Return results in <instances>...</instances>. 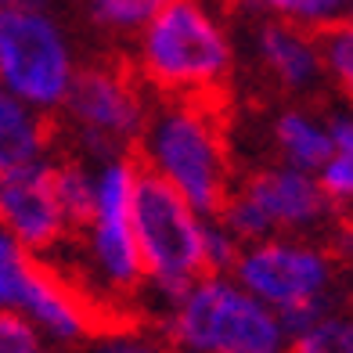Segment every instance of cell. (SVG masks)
Listing matches in <instances>:
<instances>
[{"mask_svg":"<svg viewBox=\"0 0 353 353\" xmlns=\"http://www.w3.org/2000/svg\"><path fill=\"white\" fill-rule=\"evenodd\" d=\"M90 170H94L90 216L79 228H72L69 238L43 263L87 299V307L98 314L105 328L119 325V321H141L137 299H144V270L130 220L137 163L134 155H119Z\"/></svg>","mask_w":353,"mask_h":353,"instance_id":"obj_1","label":"cell"},{"mask_svg":"<svg viewBox=\"0 0 353 353\" xmlns=\"http://www.w3.org/2000/svg\"><path fill=\"white\" fill-rule=\"evenodd\" d=\"M130 72L159 98L216 101L234 72L223 0H159L134 37Z\"/></svg>","mask_w":353,"mask_h":353,"instance_id":"obj_2","label":"cell"},{"mask_svg":"<svg viewBox=\"0 0 353 353\" xmlns=\"http://www.w3.org/2000/svg\"><path fill=\"white\" fill-rule=\"evenodd\" d=\"M134 163L173 188L199 216H216L234 188L231 144L213 101L159 98L134 144Z\"/></svg>","mask_w":353,"mask_h":353,"instance_id":"obj_3","label":"cell"},{"mask_svg":"<svg viewBox=\"0 0 353 353\" xmlns=\"http://www.w3.org/2000/svg\"><path fill=\"white\" fill-rule=\"evenodd\" d=\"M159 339L176 353H285L288 332L274 310L231 274H205L155 314Z\"/></svg>","mask_w":353,"mask_h":353,"instance_id":"obj_4","label":"cell"},{"mask_svg":"<svg viewBox=\"0 0 353 353\" xmlns=\"http://www.w3.org/2000/svg\"><path fill=\"white\" fill-rule=\"evenodd\" d=\"M231 278L281 317L288 339L335 310L339 260L317 238H263L242 245Z\"/></svg>","mask_w":353,"mask_h":353,"instance_id":"obj_5","label":"cell"},{"mask_svg":"<svg viewBox=\"0 0 353 353\" xmlns=\"http://www.w3.org/2000/svg\"><path fill=\"white\" fill-rule=\"evenodd\" d=\"M130 220H134L141 270H144V299H152L159 314L188 285L205 278V263H202L205 216H199L173 188L137 170Z\"/></svg>","mask_w":353,"mask_h":353,"instance_id":"obj_6","label":"cell"},{"mask_svg":"<svg viewBox=\"0 0 353 353\" xmlns=\"http://www.w3.org/2000/svg\"><path fill=\"white\" fill-rule=\"evenodd\" d=\"M216 220L249 245L263 238H317L332 228L335 210L314 173L274 163L234 181Z\"/></svg>","mask_w":353,"mask_h":353,"instance_id":"obj_7","label":"cell"},{"mask_svg":"<svg viewBox=\"0 0 353 353\" xmlns=\"http://www.w3.org/2000/svg\"><path fill=\"white\" fill-rule=\"evenodd\" d=\"M148 108L152 101L144 98L141 79L130 69L98 61L76 72L69 98L58 112L65 119V134L72 137L76 152L87 159V166H98L119 155H134Z\"/></svg>","mask_w":353,"mask_h":353,"instance_id":"obj_8","label":"cell"},{"mask_svg":"<svg viewBox=\"0 0 353 353\" xmlns=\"http://www.w3.org/2000/svg\"><path fill=\"white\" fill-rule=\"evenodd\" d=\"M79 72L65 26L47 8H0V90L51 116Z\"/></svg>","mask_w":353,"mask_h":353,"instance_id":"obj_9","label":"cell"},{"mask_svg":"<svg viewBox=\"0 0 353 353\" xmlns=\"http://www.w3.org/2000/svg\"><path fill=\"white\" fill-rule=\"evenodd\" d=\"M0 228L26 252L47 260L69 238V220L54 188V159L0 173Z\"/></svg>","mask_w":353,"mask_h":353,"instance_id":"obj_10","label":"cell"},{"mask_svg":"<svg viewBox=\"0 0 353 353\" xmlns=\"http://www.w3.org/2000/svg\"><path fill=\"white\" fill-rule=\"evenodd\" d=\"M252 58L267 79L285 94H314L325 83L317 33L292 22L263 19L252 29Z\"/></svg>","mask_w":353,"mask_h":353,"instance_id":"obj_11","label":"cell"},{"mask_svg":"<svg viewBox=\"0 0 353 353\" xmlns=\"http://www.w3.org/2000/svg\"><path fill=\"white\" fill-rule=\"evenodd\" d=\"M270 148L288 170L317 173L332 152L328 116L307 105H288L270 119Z\"/></svg>","mask_w":353,"mask_h":353,"instance_id":"obj_12","label":"cell"},{"mask_svg":"<svg viewBox=\"0 0 353 353\" xmlns=\"http://www.w3.org/2000/svg\"><path fill=\"white\" fill-rule=\"evenodd\" d=\"M51 123L43 112L0 90V173L33 166L51 155Z\"/></svg>","mask_w":353,"mask_h":353,"instance_id":"obj_13","label":"cell"},{"mask_svg":"<svg viewBox=\"0 0 353 353\" xmlns=\"http://www.w3.org/2000/svg\"><path fill=\"white\" fill-rule=\"evenodd\" d=\"M328 137H332V152L314 176L325 199L332 202V210H353V112L350 108H335L328 112Z\"/></svg>","mask_w":353,"mask_h":353,"instance_id":"obj_14","label":"cell"},{"mask_svg":"<svg viewBox=\"0 0 353 353\" xmlns=\"http://www.w3.org/2000/svg\"><path fill=\"white\" fill-rule=\"evenodd\" d=\"M43 274V260L26 252L14 238L0 228V314H22L29 292Z\"/></svg>","mask_w":353,"mask_h":353,"instance_id":"obj_15","label":"cell"},{"mask_svg":"<svg viewBox=\"0 0 353 353\" xmlns=\"http://www.w3.org/2000/svg\"><path fill=\"white\" fill-rule=\"evenodd\" d=\"M321 43V69L325 83L346 101L353 112V19H339L317 33Z\"/></svg>","mask_w":353,"mask_h":353,"instance_id":"obj_16","label":"cell"},{"mask_svg":"<svg viewBox=\"0 0 353 353\" xmlns=\"http://www.w3.org/2000/svg\"><path fill=\"white\" fill-rule=\"evenodd\" d=\"M256 11H263V19H278V22H292L299 29L321 33L332 22H339L350 0H249Z\"/></svg>","mask_w":353,"mask_h":353,"instance_id":"obj_17","label":"cell"},{"mask_svg":"<svg viewBox=\"0 0 353 353\" xmlns=\"http://www.w3.org/2000/svg\"><path fill=\"white\" fill-rule=\"evenodd\" d=\"M285 353H353V310H328L288 339Z\"/></svg>","mask_w":353,"mask_h":353,"instance_id":"obj_18","label":"cell"},{"mask_svg":"<svg viewBox=\"0 0 353 353\" xmlns=\"http://www.w3.org/2000/svg\"><path fill=\"white\" fill-rule=\"evenodd\" d=\"M166 343L159 332L144 321H119V325H105L90 335L87 353H163Z\"/></svg>","mask_w":353,"mask_h":353,"instance_id":"obj_19","label":"cell"},{"mask_svg":"<svg viewBox=\"0 0 353 353\" xmlns=\"http://www.w3.org/2000/svg\"><path fill=\"white\" fill-rule=\"evenodd\" d=\"M90 22L108 37H137L155 11V0H87Z\"/></svg>","mask_w":353,"mask_h":353,"instance_id":"obj_20","label":"cell"},{"mask_svg":"<svg viewBox=\"0 0 353 353\" xmlns=\"http://www.w3.org/2000/svg\"><path fill=\"white\" fill-rule=\"evenodd\" d=\"M242 252V242L223 228L216 216H205V231H202V263L205 274H231V267Z\"/></svg>","mask_w":353,"mask_h":353,"instance_id":"obj_21","label":"cell"},{"mask_svg":"<svg viewBox=\"0 0 353 353\" xmlns=\"http://www.w3.org/2000/svg\"><path fill=\"white\" fill-rule=\"evenodd\" d=\"M0 353H51L37 328L19 314H0Z\"/></svg>","mask_w":353,"mask_h":353,"instance_id":"obj_22","label":"cell"},{"mask_svg":"<svg viewBox=\"0 0 353 353\" xmlns=\"http://www.w3.org/2000/svg\"><path fill=\"white\" fill-rule=\"evenodd\" d=\"M0 8H47V0H0Z\"/></svg>","mask_w":353,"mask_h":353,"instance_id":"obj_23","label":"cell"},{"mask_svg":"<svg viewBox=\"0 0 353 353\" xmlns=\"http://www.w3.org/2000/svg\"><path fill=\"white\" fill-rule=\"evenodd\" d=\"M163 353H176V350H170V346H166V350H163Z\"/></svg>","mask_w":353,"mask_h":353,"instance_id":"obj_24","label":"cell"},{"mask_svg":"<svg viewBox=\"0 0 353 353\" xmlns=\"http://www.w3.org/2000/svg\"><path fill=\"white\" fill-rule=\"evenodd\" d=\"M155 4H159V0H155Z\"/></svg>","mask_w":353,"mask_h":353,"instance_id":"obj_25","label":"cell"}]
</instances>
